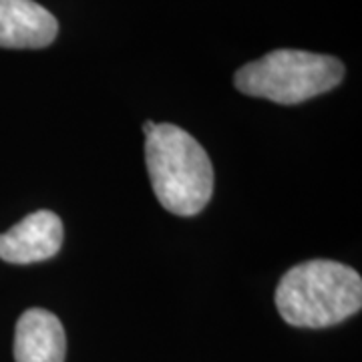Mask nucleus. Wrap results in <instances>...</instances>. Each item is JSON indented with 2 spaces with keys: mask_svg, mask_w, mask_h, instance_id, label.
Listing matches in <instances>:
<instances>
[{
  "mask_svg": "<svg viewBox=\"0 0 362 362\" xmlns=\"http://www.w3.org/2000/svg\"><path fill=\"white\" fill-rule=\"evenodd\" d=\"M344 65L337 57L278 49L238 69L233 85L250 97L280 105H298L338 87Z\"/></svg>",
  "mask_w": 362,
  "mask_h": 362,
  "instance_id": "nucleus-3",
  "label": "nucleus"
},
{
  "mask_svg": "<svg viewBox=\"0 0 362 362\" xmlns=\"http://www.w3.org/2000/svg\"><path fill=\"white\" fill-rule=\"evenodd\" d=\"M59 35V23L35 0H0V47L45 49Z\"/></svg>",
  "mask_w": 362,
  "mask_h": 362,
  "instance_id": "nucleus-5",
  "label": "nucleus"
},
{
  "mask_svg": "<svg viewBox=\"0 0 362 362\" xmlns=\"http://www.w3.org/2000/svg\"><path fill=\"white\" fill-rule=\"evenodd\" d=\"M66 337L61 320L49 310L28 308L14 330L16 362H65Z\"/></svg>",
  "mask_w": 362,
  "mask_h": 362,
  "instance_id": "nucleus-6",
  "label": "nucleus"
},
{
  "mask_svg": "<svg viewBox=\"0 0 362 362\" xmlns=\"http://www.w3.org/2000/svg\"><path fill=\"white\" fill-rule=\"evenodd\" d=\"M145 163L157 202L168 211L189 218L209 204L214 168L202 143L171 123H156L145 139Z\"/></svg>",
  "mask_w": 362,
  "mask_h": 362,
  "instance_id": "nucleus-2",
  "label": "nucleus"
},
{
  "mask_svg": "<svg viewBox=\"0 0 362 362\" xmlns=\"http://www.w3.org/2000/svg\"><path fill=\"white\" fill-rule=\"evenodd\" d=\"M362 306L358 272L334 259H310L286 272L276 288V308L290 326L328 328Z\"/></svg>",
  "mask_w": 362,
  "mask_h": 362,
  "instance_id": "nucleus-1",
  "label": "nucleus"
},
{
  "mask_svg": "<svg viewBox=\"0 0 362 362\" xmlns=\"http://www.w3.org/2000/svg\"><path fill=\"white\" fill-rule=\"evenodd\" d=\"M153 129H156V121H145L143 123V135H145V139L153 133Z\"/></svg>",
  "mask_w": 362,
  "mask_h": 362,
  "instance_id": "nucleus-7",
  "label": "nucleus"
},
{
  "mask_svg": "<svg viewBox=\"0 0 362 362\" xmlns=\"http://www.w3.org/2000/svg\"><path fill=\"white\" fill-rule=\"evenodd\" d=\"M63 221L49 209H40L0 233V259L8 264H35L59 254L63 246Z\"/></svg>",
  "mask_w": 362,
  "mask_h": 362,
  "instance_id": "nucleus-4",
  "label": "nucleus"
}]
</instances>
